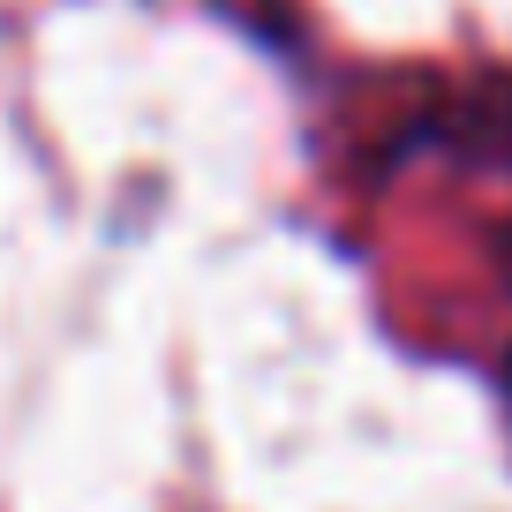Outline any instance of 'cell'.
<instances>
[{
  "label": "cell",
  "instance_id": "obj_1",
  "mask_svg": "<svg viewBox=\"0 0 512 512\" xmlns=\"http://www.w3.org/2000/svg\"><path fill=\"white\" fill-rule=\"evenodd\" d=\"M505 407H512V354H505Z\"/></svg>",
  "mask_w": 512,
  "mask_h": 512
}]
</instances>
